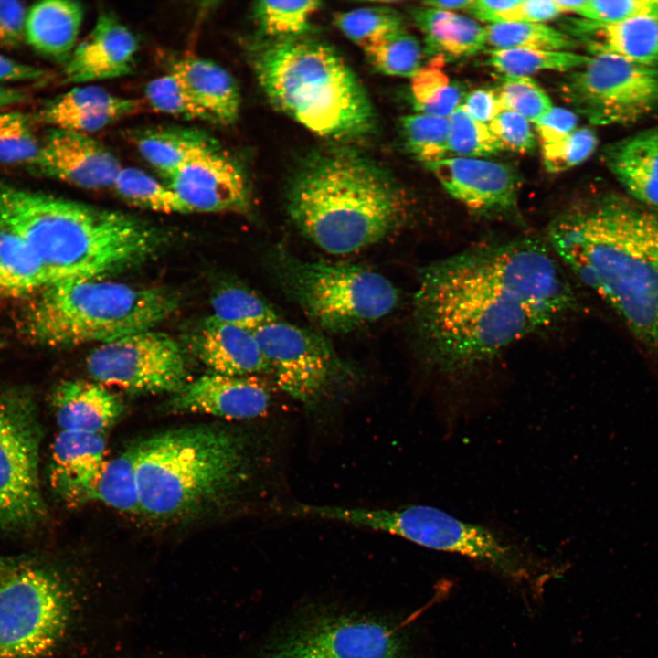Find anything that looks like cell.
<instances>
[{"label":"cell","instance_id":"1","mask_svg":"<svg viewBox=\"0 0 658 658\" xmlns=\"http://www.w3.org/2000/svg\"><path fill=\"white\" fill-rule=\"evenodd\" d=\"M547 242H488L425 266L413 323L425 361L450 377L468 375L507 347L563 319L575 291Z\"/></svg>","mask_w":658,"mask_h":658},{"label":"cell","instance_id":"2","mask_svg":"<svg viewBox=\"0 0 658 658\" xmlns=\"http://www.w3.org/2000/svg\"><path fill=\"white\" fill-rule=\"evenodd\" d=\"M547 243L617 314L658 370V214L606 194L559 213Z\"/></svg>","mask_w":658,"mask_h":658},{"label":"cell","instance_id":"3","mask_svg":"<svg viewBox=\"0 0 658 658\" xmlns=\"http://www.w3.org/2000/svg\"><path fill=\"white\" fill-rule=\"evenodd\" d=\"M286 204L299 230L334 255L366 249L409 218V199L395 179L345 147L309 154L289 183Z\"/></svg>","mask_w":658,"mask_h":658},{"label":"cell","instance_id":"4","mask_svg":"<svg viewBox=\"0 0 658 658\" xmlns=\"http://www.w3.org/2000/svg\"><path fill=\"white\" fill-rule=\"evenodd\" d=\"M0 218L27 241L48 283L103 278L140 263L162 235L119 211L0 183Z\"/></svg>","mask_w":658,"mask_h":658},{"label":"cell","instance_id":"5","mask_svg":"<svg viewBox=\"0 0 658 658\" xmlns=\"http://www.w3.org/2000/svg\"><path fill=\"white\" fill-rule=\"evenodd\" d=\"M132 449L141 514L154 521L184 519L227 503L251 476L247 439L227 428L170 430Z\"/></svg>","mask_w":658,"mask_h":658},{"label":"cell","instance_id":"6","mask_svg":"<svg viewBox=\"0 0 658 658\" xmlns=\"http://www.w3.org/2000/svg\"><path fill=\"white\" fill-rule=\"evenodd\" d=\"M269 101L311 132L350 139L371 132L376 117L366 90L330 46L302 38L272 39L251 53Z\"/></svg>","mask_w":658,"mask_h":658},{"label":"cell","instance_id":"7","mask_svg":"<svg viewBox=\"0 0 658 658\" xmlns=\"http://www.w3.org/2000/svg\"><path fill=\"white\" fill-rule=\"evenodd\" d=\"M32 297L24 331L33 341L51 347L103 344L154 329L178 306L175 295L163 289L103 278L50 282Z\"/></svg>","mask_w":658,"mask_h":658},{"label":"cell","instance_id":"8","mask_svg":"<svg viewBox=\"0 0 658 658\" xmlns=\"http://www.w3.org/2000/svg\"><path fill=\"white\" fill-rule=\"evenodd\" d=\"M271 262L283 291L329 332H350L377 321L390 313L398 301L394 284L366 267L304 260L281 249Z\"/></svg>","mask_w":658,"mask_h":658},{"label":"cell","instance_id":"9","mask_svg":"<svg viewBox=\"0 0 658 658\" xmlns=\"http://www.w3.org/2000/svg\"><path fill=\"white\" fill-rule=\"evenodd\" d=\"M74 599L67 580L34 558L0 556V658H47L66 636Z\"/></svg>","mask_w":658,"mask_h":658},{"label":"cell","instance_id":"10","mask_svg":"<svg viewBox=\"0 0 658 658\" xmlns=\"http://www.w3.org/2000/svg\"><path fill=\"white\" fill-rule=\"evenodd\" d=\"M326 520L398 536L421 547L460 554L488 564L502 574L523 579L528 568L515 548L491 530L428 505L397 509L325 505Z\"/></svg>","mask_w":658,"mask_h":658},{"label":"cell","instance_id":"11","mask_svg":"<svg viewBox=\"0 0 658 658\" xmlns=\"http://www.w3.org/2000/svg\"><path fill=\"white\" fill-rule=\"evenodd\" d=\"M41 429L28 391L0 386V529L24 531L47 514L40 480Z\"/></svg>","mask_w":658,"mask_h":658},{"label":"cell","instance_id":"12","mask_svg":"<svg viewBox=\"0 0 658 658\" xmlns=\"http://www.w3.org/2000/svg\"><path fill=\"white\" fill-rule=\"evenodd\" d=\"M560 90L593 124L631 125L658 110V67L595 54L565 77Z\"/></svg>","mask_w":658,"mask_h":658},{"label":"cell","instance_id":"13","mask_svg":"<svg viewBox=\"0 0 658 658\" xmlns=\"http://www.w3.org/2000/svg\"><path fill=\"white\" fill-rule=\"evenodd\" d=\"M251 332L277 386L307 409L345 387L350 371L321 334L279 318Z\"/></svg>","mask_w":658,"mask_h":658},{"label":"cell","instance_id":"14","mask_svg":"<svg viewBox=\"0 0 658 658\" xmlns=\"http://www.w3.org/2000/svg\"><path fill=\"white\" fill-rule=\"evenodd\" d=\"M86 367L96 382L131 392L175 394L186 384L183 348L153 329L99 345L88 356Z\"/></svg>","mask_w":658,"mask_h":658},{"label":"cell","instance_id":"15","mask_svg":"<svg viewBox=\"0 0 658 658\" xmlns=\"http://www.w3.org/2000/svg\"><path fill=\"white\" fill-rule=\"evenodd\" d=\"M259 658H406L394 628L373 618L324 614L290 630Z\"/></svg>","mask_w":658,"mask_h":658},{"label":"cell","instance_id":"16","mask_svg":"<svg viewBox=\"0 0 658 658\" xmlns=\"http://www.w3.org/2000/svg\"><path fill=\"white\" fill-rule=\"evenodd\" d=\"M426 165L445 191L469 210L495 218L516 215L520 180L507 164L451 156Z\"/></svg>","mask_w":658,"mask_h":658},{"label":"cell","instance_id":"17","mask_svg":"<svg viewBox=\"0 0 658 658\" xmlns=\"http://www.w3.org/2000/svg\"><path fill=\"white\" fill-rule=\"evenodd\" d=\"M166 182L192 212H245L249 207L243 170L219 147L200 154Z\"/></svg>","mask_w":658,"mask_h":658},{"label":"cell","instance_id":"18","mask_svg":"<svg viewBox=\"0 0 658 658\" xmlns=\"http://www.w3.org/2000/svg\"><path fill=\"white\" fill-rule=\"evenodd\" d=\"M41 174L77 187H112L122 169L118 158L89 134L52 128L41 141L34 165Z\"/></svg>","mask_w":658,"mask_h":658},{"label":"cell","instance_id":"19","mask_svg":"<svg viewBox=\"0 0 658 658\" xmlns=\"http://www.w3.org/2000/svg\"><path fill=\"white\" fill-rule=\"evenodd\" d=\"M168 401L175 412L203 413L227 419L264 415L270 407L268 388L254 376L204 375L186 384Z\"/></svg>","mask_w":658,"mask_h":658},{"label":"cell","instance_id":"20","mask_svg":"<svg viewBox=\"0 0 658 658\" xmlns=\"http://www.w3.org/2000/svg\"><path fill=\"white\" fill-rule=\"evenodd\" d=\"M137 52L133 33L114 15L103 12L66 62L65 81L85 83L130 74Z\"/></svg>","mask_w":658,"mask_h":658},{"label":"cell","instance_id":"21","mask_svg":"<svg viewBox=\"0 0 658 658\" xmlns=\"http://www.w3.org/2000/svg\"><path fill=\"white\" fill-rule=\"evenodd\" d=\"M102 434L60 430L54 439L49 483L67 505L93 501V494L107 462Z\"/></svg>","mask_w":658,"mask_h":658},{"label":"cell","instance_id":"22","mask_svg":"<svg viewBox=\"0 0 658 658\" xmlns=\"http://www.w3.org/2000/svg\"><path fill=\"white\" fill-rule=\"evenodd\" d=\"M140 109L141 103L135 99L89 85L76 87L51 100L39 111L37 120L56 129L89 134Z\"/></svg>","mask_w":658,"mask_h":658},{"label":"cell","instance_id":"23","mask_svg":"<svg viewBox=\"0 0 658 658\" xmlns=\"http://www.w3.org/2000/svg\"><path fill=\"white\" fill-rule=\"evenodd\" d=\"M601 158L630 198L658 214V127L606 145Z\"/></svg>","mask_w":658,"mask_h":658},{"label":"cell","instance_id":"24","mask_svg":"<svg viewBox=\"0 0 658 658\" xmlns=\"http://www.w3.org/2000/svg\"><path fill=\"white\" fill-rule=\"evenodd\" d=\"M193 347L212 373L244 377L269 372L252 332L212 315L205 319L194 334Z\"/></svg>","mask_w":658,"mask_h":658},{"label":"cell","instance_id":"25","mask_svg":"<svg viewBox=\"0 0 658 658\" xmlns=\"http://www.w3.org/2000/svg\"><path fill=\"white\" fill-rule=\"evenodd\" d=\"M592 55L609 54L649 67H658V16H642L623 22L600 24L587 19L569 23Z\"/></svg>","mask_w":658,"mask_h":658},{"label":"cell","instance_id":"26","mask_svg":"<svg viewBox=\"0 0 658 658\" xmlns=\"http://www.w3.org/2000/svg\"><path fill=\"white\" fill-rule=\"evenodd\" d=\"M51 404L60 430L102 434L123 411L122 400L98 382L69 380L53 391Z\"/></svg>","mask_w":658,"mask_h":658},{"label":"cell","instance_id":"27","mask_svg":"<svg viewBox=\"0 0 658 658\" xmlns=\"http://www.w3.org/2000/svg\"><path fill=\"white\" fill-rule=\"evenodd\" d=\"M83 17L80 2H37L27 11L25 41L43 57L66 63L77 46Z\"/></svg>","mask_w":658,"mask_h":658},{"label":"cell","instance_id":"28","mask_svg":"<svg viewBox=\"0 0 658 658\" xmlns=\"http://www.w3.org/2000/svg\"><path fill=\"white\" fill-rule=\"evenodd\" d=\"M170 69L179 75L215 123L228 125L236 122L240 109L239 89L224 68L206 58L187 57L175 60Z\"/></svg>","mask_w":658,"mask_h":658},{"label":"cell","instance_id":"29","mask_svg":"<svg viewBox=\"0 0 658 658\" xmlns=\"http://www.w3.org/2000/svg\"><path fill=\"white\" fill-rule=\"evenodd\" d=\"M133 139L144 160L165 179L200 154L219 147L209 134L194 128H149Z\"/></svg>","mask_w":658,"mask_h":658},{"label":"cell","instance_id":"30","mask_svg":"<svg viewBox=\"0 0 658 658\" xmlns=\"http://www.w3.org/2000/svg\"><path fill=\"white\" fill-rule=\"evenodd\" d=\"M48 280L25 238L0 218V297H32Z\"/></svg>","mask_w":658,"mask_h":658},{"label":"cell","instance_id":"31","mask_svg":"<svg viewBox=\"0 0 658 658\" xmlns=\"http://www.w3.org/2000/svg\"><path fill=\"white\" fill-rule=\"evenodd\" d=\"M413 16L433 51L469 56L487 44L485 27L468 16L429 6L417 9Z\"/></svg>","mask_w":658,"mask_h":658},{"label":"cell","instance_id":"32","mask_svg":"<svg viewBox=\"0 0 658 658\" xmlns=\"http://www.w3.org/2000/svg\"><path fill=\"white\" fill-rule=\"evenodd\" d=\"M439 55L411 78L412 101L419 113L449 118L461 105L462 92L442 70Z\"/></svg>","mask_w":658,"mask_h":658},{"label":"cell","instance_id":"33","mask_svg":"<svg viewBox=\"0 0 658 658\" xmlns=\"http://www.w3.org/2000/svg\"><path fill=\"white\" fill-rule=\"evenodd\" d=\"M112 188L125 201L152 211L166 214L192 212L167 184L135 167H122Z\"/></svg>","mask_w":658,"mask_h":658},{"label":"cell","instance_id":"34","mask_svg":"<svg viewBox=\"0 0 658 658\" xmlns=\"http://www.w3.org/2000/svg\"><path fill=\"white\" fill-rule=\"evenodd\" d=\"M93 501L127 514H141L135 459L131 448L107 460L96 484Z\"/></svg>","mask_w":658,"mask_h":658},{"label":"cell","instance_id":"35","mask_svg":"<svg viewBox=\"0 0 658 658\" xmlns=\"http://www.w3.org/2000/svg\"><path fill=\"white\" fill-rule=\"evenodd\" d=\"M589 58V56L570 51L505 48L492 50L488 64L504 77H528L543 70L572 71Z\"/></svg>","mask_w":658,"mask_h":658},{"label":"cell","instance_id":"36","mask_svg":"<svg viewBox=\"0 0 658 658\" xmlns=\"http://www.w3.org/2000/svg\"><path fill=\"white\" fill-rule=\"evenodd\" d=\"M486 43L494 49L529 48L568 51L577 42L554 27L524 21L491 24L485 27Z\"/></svg>","mask_w":658,"mask_h":658},{"label":"cell","instance_id":"37","mask_svg":"<svg viewBox=\"0 0 658 658\" xmlns=\"http://www.w3.org/2000/svg\"><path fill=\"white\" fill-rule=\"evenodd\" d=\"M212 316L252 331L279 317L273 308L254 292L228 285L215 293L211 300Z\"/></svg>","mask_w":658,"mask_h":658},{"label":"cell","instance_id":"38","mask_svg":"<svg viewBox=\"0 0 658 658\" xmlns=\"http://www.w3.org/2000/svg\"><path fill=\"white\" fill-rule=\"evenodd\" d=\"M319 1H260L253 7L260 30L274 39L300 37L310 27Z\"/></svg>","mask_w":658,"mask_h":658},{"label":"cell","instance_id":"39","mask_svg":"<svg viewBox=\"0 0 658 658\" xmlns=\"http://www.w3.org/2000/svg\"><path fill=\"white\" fill-rule=\"evenodd\" d=\"M334 22L343 34L364 51L402 29L398 13L387 6L345 11L335 16Z\"/></svg>","mask_w":658,"mask_h":658},{"label":"cell","instance_id":"40","mask_svg":"<svg viewBox=\"0 0 658 658\" xmlns=\"http://www.w3.org/2000/svg\"><path fill=\"white\" fill-rule=\"evenodd\" d=\"M401 132L409 153L426 164L449 154V119L414 113L402 117Z\"/></svg>","mask_w":658,"mask_h":658},{"label":"cell","instance_id":"41","mask_svg":"<svg viewBox=\"0 0 658 658\" xmlns=\"http://www.w3.org/2000/svg\"><path fill=\"white\" fill-rule=\"evenodd\" d=\"M144 95L148 104L158 112L186 120L214 122L195 101L179 75L172 69L150 80Z\"/></svg>","mask_w":658,"mask_h":658},{"label":"cell","instance_id":"42","mask_svg":"<svg viewBox=\"0 0 658 658\" xmlns=\"http://www.w3.org/2000/svg\"><path fill=\"white\" fill-rule=\"evenodd\" d=\"M365 52L374 68L387 75L412 78L421 69L420 45L403 28Z\"/></svg>","mask_w":658,"mask_h":658},{"label":"cell","instance_id":"43","mask_svg":"<svg viewBox=\"0 0 658 658\" xmlns=\"http://www.w3.org/2000/svg\"><path fill=\"white\" fill-rule=\"evenodd\" d=\"M41 148L31 119L19 111L0 112V163L34 167Z\"/></svg>","mask_w":658,"mask_h":658},{"label":"cell","instance_id":"44","mask_svg":"<svg viewBox=\"0 0 658 658\" xmlns=\"http://www.w3.org/2000/svg\"><path fill=\"white\" fill-rule=\"evenodd\" d=\"M449 119V153L455 156L482 158L502 147L488 125L473 119L460 105Z\"/></svg>","mask_w":658,"mask_h":658},{"label":"cell","instance_id":"45","mask_svg":"<svg viewBox=\"0 0 658 658\" xmlns=\"http://www.w3.org/2000/svg\"><path fill=\"white\" fill-rule=\"evenodd\" d=\"M497 94L504 109L536 122L553 106L545 90L530 77H504Z\"/></svg>","mask_w":658,"mask_h":658},{"label":"cell","instance_id":"46","mask_svg":"<svg viewBox=\"0 0 658 658\" xmlns=\"http://www.w3.org/2000/svg\"><path fill=\"white\" fill-rule=\"evenodd\" d=\"M598 139L593 130L577 128L565 138L542 145V158L546 169L559 173L587 160L595 151Z\"/></svg>","mask_w":658,"mask_h":658},{"label":"cell","instance_id":"47","mask_svg":"<svg viewBox=\"0 0 658 658\" xmlns=\"http://www.w3.org/2000/svg\"><path fill=\"white\" fill-rule=\"evenodd\" d=\"M578 15L600 24L658 16V0H585Z\"/></svg>","mask_w":658,"mask_h":658},{"label":"cell","instance_id":"48","mask_svg":"<svg viewBox=\"0 0 658 658\" xmlns=\"http://www.w3.org/2000/svg\"><path fill=\"white\" fill-rule=\"evenodd\" d=\"M488 127L502 149L525 154L535 147L536 139L529 122L513 111L502 110Z\"/></svg>","mask_w":658,"mask_h":658},{"label":"cell","instance_id":"49","mask_svg":"<svg viewBox=\"0 0 658 658\" xmlns=\"http://www.w3.org/2000/svg\"><path fill=\"white\" fill-rule=\"evenodd\" d=\"M27 11L22 2L0 1V47L15 48L25 41Z\"/></svg>","mask_w":658,"mask_h":658},{"label":"cell","instance_id":"50","mask_svg":"<svg viewBox=\"0 0 658 658\" xmlns=\"http://www.w3.org/2000/svg\"><path fill=\"white\" fill-rule=\"evenodd\" d=\"M535 123L541 144L559 141L577 129V115L567 109L552 107Z\"/></svg>","mask_w":658,"mask_h":658},{"label":"cell","instance_id":"51","mask_svg":"<svg viewBox=\"0 0 658 658\" xmlns=\"http://www.w3.org/2000/svg\"><path fill=\"white\" fill-rule=\"evenodd\" d=\"M522 0L473 1L470 12L479 20L491 24L521 21Z\"/></svg>","mask_w":658,"mask_h":658},{"label":"cell","instance_id":"52","mask_svg":"<svg viewBox=\"0 0 658 658\" xmlns=\"http://www.w3.org/2000/svg\"><path fill=\"white\" fill-rule=\"evenodd\" d=\"M461 105L473 119L485 124L504 110L497 91L485 88L469 92Z\"/></svg>","mask_w":658,"mask_h":658},{"label":"cell","instance_id":"53","mask_svg":"<svg viewBox=\"0 0 658 658\" xmlns=\"http://www.w3.org/2000/svg\"><path fill=\"white\" fill-rule=\"evenodd\" d=\"M46 75L42 69L0 54V82L37 81L43 80Z\"/></svg>","mask_w":658,"mask_h":658},{"label":"cell","instance_id":"54","mask_svg":"<svg viewBox=\"0 0 658 658\" xmlns=\"http://www.w3.org/2000/svg\"><path fill=\"white\" fill-rule=\"evenodd\" d=\"M559 14L556 2L551 0H522L520 5V18L524 22L543 24Z\"/></svg>","mask_w":658,"mask_h":658},{"label":"cell","instance_id":"55","mask_svg":"<svg viewBox=\"0 0 658 658\" xmlns=\"http://www.w3.org/2000/svg\"><path fill=\"white\" fill-rule=\"evenodd\" d=\"M30 97L28 91L0 85V109L22 103Z\"/></svg>","mask_w":658,"mask_h":658},{"label":"cell","instance_id":"56","mask_svg":"<svg viewBox=\"0 0 658 658\" xmlns=\"http://www.w3.org/2000/svg\"><path fill=\"white\" fill-rule=\"evenodd\" d=\"M473 1L472 0H435L424 3L426 6L437 8L440 10H470Z\"/></svg>","mask_w":658,"mask_h":658},{"label":"cell","instance_id":"57","mask_svg":"<svg viewBox=\"0 0 658 658\" xmlns=\"http://www.w3.org/2000/svg\"><path fill=\"white\" fill-rule=\"evenodd\" d=\"M555 2L561 13H575V14H578V12L580 11V9L582 8V6L585 3L584 0H582V1H580V0H578V1H565V0L558 1V0H557Z\"/></svg>","mask_w":658,"mask_h":658}]
</instances>
